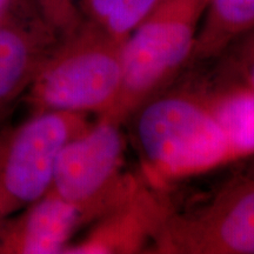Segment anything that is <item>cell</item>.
<instances>
[{
	"label": "cell",
	"instance_id": "1",
	"mask_svg": "<svg viewBox=\"0 0 254 254\" xmlns=\"http://www.w3.org/2000/svg\"><path fill=\"white\" fill-rule=\"evenodd\" d=\"M124 126L140 176L157 189L243 161L189 79L145 101Z\"/></svg>",
	"mask_w": 254,
	"mask_h": 254
},
{
	"label": "cell",
	"instance_id": "2",
	"mask_svg": "<svg viewBox=\"0 0 254 254\" xmlns=\"http://www.w3.org/2000/svg\"><path fill=\"white\" fill-rule=\"evenodd\" d=\"M125 39L82 19L60 36L24 98L33 113H109L122 88Z\"/></svg>",
	"mask_w": 254,
	"mask_h": 254
},
{
	"label": "cell",
	"instance_id": "3",
	"mask_svg": "<svg viewBox=\"0 0 254 254\" xmlns=\"http://www.w3.org/2000/svg\"><path fill=\"white\" fill-rule=\"evenodd\" d=\"M208 0H165L124 41L123 82L105 118L128 117L189 67Z\"/></svg>",
	"mask_w": 254,
	"mask_h": 254
},
{
	"label": "cell",
	"instance_id": "4",
	"mask_svg": "<svg viewBox=\"0 0 254 254\" xmlns=\"http://www.w3.org/2000/svg\"><path fill=\"white\" fill-rule=\"evenodd\" d=\"M123 124L98 117L63 146L57 158L51 190L79 209L85 224L131 194L140 173L125 171Z\"/></svg>",
	"mask_w": 254,
	"mask_h": 254
},
{
	"label": "cell",
	"instance_id": "5",
	"mask_svg": "<svg viewBox=\"0 0 254 254\" xmlns=\"http://www.w3.org/2000/svg\"><path fill=\"white\" fill-rule=\"evenodd\" d=\"M91 123L87 114L49 111L0 134V227L50 190L63 146Z\"/></svg>",
	"mask_w": 254,
	"mask_h": 254
},
{
	"label": "cell",
	"instance_id": "6",
	"mask_svg": "<svg viewBox=\"0 0 254 254\" xmlns=\"http://www.w3.org/2000/svg\"><path fill=\"white\" fill-rule=\"evenodd\" d=\"M153 254H254V176L239 174L192 208H176Z\"/></svg>",
	"mask_w": 254,
	"mask_h": 254
},
{
	"label": "cell",
	"instance_id": "7",
	"mask_svg": "<svg viewBox=\"0 0 254 254\" xmlns=\"http://www.w3.org/2000/svg\"><path fill=\"white\" fill-rule=\"evenodd\" d=\"M174 209L170 190L151 186L141 177L131 194L91 222L84 238L72 241L64 254L151 253Z\"/></svg>",
	"mask_w": 254,
	"mask_h": 254
},
{
	"label": "cell",
	"instance_id": "8",
	"mask_svg": "<svg viewBox=\"0 0 254 254\" xmlns=\"http://www.w3.org/2000/svg\"><path fill=\"white\" fill-rule=\"evenodd\" d=\"M58 39L32 1L0 15V113L24 97Z\"/></svg>",
	"mask_w": 254,
	"mask_h": 254
},
{
	"label": "cell",
	"instance_id": "9",
	"mask_svg": "<svg viewBox=\"0 0 254 254\" xmlns=\"http://www.w3.org/2000/svg\"><path fill=\"white\" fill-rule=\"evenodd\" d=\"M82 225L79 209L50 189L0 227V254H62Z\"/></svg>",
	"mask_w": 254,
	"mask_h": 254
},
{
	"label": "cell",
	"instance_id": "10",
	"mask_svg": "<svg viewBox=\"0 0 254 254\" xmlns=\"http://www.w3.org/2000/svg\"><path fill=\"white\" fill-rule=\"evenodd\" d=\"M187 79L243 160L254 158V91L220 63Z\"/></svg>",
	"mask_w": 254,
	"mask_h": 254
},
{
	"label": "cell",
	"instance_id": "11",
	"mask_svg": "<svg viewBox=\"0 0 254 254\" xmlns=\"http://www.w3.org/2000/svg\"><path fill=\"white\" fill-rule=\"evenodd\" d=\"M254 31V0H208L187 69L215 62L233 41Z\"/></svg>",
	"mask_w": 254,
	"mask_h": 254
},
{
	"label": "cell",
	"instance_id": "12",
	"mask_svg": "<svg viewBox=\"0 0 254 254\" xmlns=\"http://www.w3.org/2000/svg\"><path fill=\"white\" fill-rule=\"evenodd\" d=\"M165 0H84L82 19L111 36L126 39L131 32Z\"/></svg>",
	"mask_w": 254,
	"mask_h": 254
},
{
	"label": "cell",
	"instance_id": "13",
	"mask_svg": "<svg viewBox=\"0 0 254 254\" xmlns=\"http://www.w3.org/2000/svg\"><path fill=\"white\" fill-rule=\"evenodd\" d=\"M38 14L56 32L64 36L81 23L84 0H31Z\"/></svg>",
	"mask_w": 254,
	"mask_h": 254
},
{
	"label": "cell",
	"instance_id": "14",
	"mask_svg": "<svg viewBox=\"0 0 254 254\" xmlns=\"http://www.w3.org/2000/svg\"><path fill=\"white\" fill-rule=\"evenodd\" d=\"M254 91V31L238 38L215 60Z\"/></svg>",
	"mask_w": 254,
	"mask_h": 254
},
{
	"label": "cell",
	"instance_id": "15",
	"mask_svg": "<svg viewBox=\"0 0 254 254\" xmlns=\"http://www.w3.org/2000/svg\"><path fill=\"white\" fill-rule=\"evenodd\" d=\"M19 1L20 0H0V15L5 14L12 7H14Z\"/></svg>",
	"mask_w": 254,
	"mask_h": 254
},
{
	"label": "cell",
	"instance_id": "16",
	"mask_svg": "<svg viewBox=\"0 0 254 254\" xmlns=\"http://www.w3.org/2000/svg\"><path fill=\"white\" fill-rule=\"evenodd\" d=\"M251 166L249 167V170H247V173H250V174H252V176H254V158L253 159H251Z\"/></svg>",
	"mask_w": 254,
	"mask_h": 254
}]
</instances>
